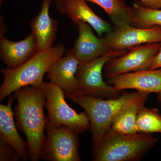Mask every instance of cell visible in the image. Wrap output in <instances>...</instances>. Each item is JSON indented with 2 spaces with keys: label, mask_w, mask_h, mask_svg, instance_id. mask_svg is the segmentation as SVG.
Instances as JSON below:
<instances>
[{
  "label": "cell",
  "mask_w": 161,
  "mask_h": 161,
  "mask_svg": "<svg viewBox=\"0 0 161 161\" xmlns=\"http://www.w3.org/2000/svg\"><path fill=\"white\" fill-rule=\"evenodd\" d=\"M18 103L14 115L18 129L25 134L30 159L41 158L48 117L44 114L46 97L42 87L28 86L14 92Z\"/></svg>",
  "instance_id": "6da1fadb"
},
{
  "label": "cell",
  "mask_w": 161,
  "mask_h": 161,
  "mask_svg": "<svg viewBox=\"0 0 161 161\" xmlns=\"http://www.w3.org/2000/svg\"><path fill=\"white\" fill-rule=\"evenodd\" d=\"M144 93H147L138 91L125 92L115 98H104L76 92L65 95L69 99L81 107L88 115L92 135V154L95 153L104 136L110 131L116 113Z\"/></svg>",
  "instance_id": "7a4b0ae2"
},
{
  "label": "cell",
  "mask_w": 161,
  "mask_h": 161,
  "mask_svg": "<svg viewBox=\"0 0 161 161\" xmlns=\"http://www.w3.org/2000/svg\"><path fill=\"white\" fill-rule=\"evenodd\" d=\"M65 51L64 45L57 44L47 50L38 52L17 68L1 69L4 80L0 88V101L24 87L41 86L44 75L55 61L63 56Z\"/></svg>",
  "instance_id": "3957f363"
},
{
  "label": "cell",
  "mask_w": 161,
  "mask_h": 161,
  "mask_svg": "<svg viewBox=\"0 0 161 161\" xmlns=\"http://www.w3.org/2000/svg\"><path fill=\"white\" fill-rule=\"evenodd\" d=\"M158 140L151 134H122L110 130L101 140L92 161H139Z\"/></svg>",
  "instance_id": "277c9868"
},
{
  "label": "cell",
  "mask_w": 161,
  "mask_h": 161,
  "mask_svg": "<svg viewBox=\"0 0 161 161\" xmlns=\"http://www.w3.org/2000/svg\"><path fill=\"white\" fill-rule=\"evenodd\" d=\"M127 52V50L111 52L93 60L80 62L76 74V93L104 98H118L120 95L119 92L104 81L102 71L108 61Z\"/></svg>",
  "instance_id": "5b68a950"
},
{
  "label": "cell",
  "mask_w": 161,
  "mask_h": 161,
  "mask_svg": "<svg viewBox=\"0 0 161 161\" xmlns=\"http://www.w3.org/2000/svg\"><path fill=\"white\" fill-rule=\"evenodd\" d=\"M41 87L46 97L45 107L48 120L52 125L65 126L79 133L90 130V120L86 112L78 113L70 107L60 87L51 81L43 82Z\"/></svg>",
  "instance_id": "8992f818"
},
{
  "label": "cell",
  "mask_w": 161,
  "mask_h": 161,
  "mask_svg": "<svg viewBox=\"0 0 161 161\" xmlns=\"http://www.w3.org/2000/svg\"><path fill=\"white\" fill-rule=\"evenodd\" d=\"M41 158L49 161H80L79 133L65 126L54 125L48 120Z\"/></svg>",
  "instance_id": "52a82bcc"
},
{
  "label": "cell",
  "mask_w": 161,
  "mask_h": 161,
  "mask_svg": "<svg viewBox=\"0 0 161 161\" xmlns=\"http://www.w3.org/2000/svg\"><path fill=\"white\" fill-rule=\"evenodd\" d=\"M160 47V43H155L131 47L126 53L113 58L106 64L103 68L105 77L108 79L131 71L150 69Z\"/></svg>",
  "instance_id": "ba28073f"
},
{
  "label": "cell",
  "mask_w": 161,
  "mask_h": 161,
  "mask_svg": "<svg viewBox=\"0 0 161 161\" xmlns=\"http://www.w3.org/2000/svg\"><path fill=\"white\" fill-rule=\"evenodd\" d=\"M101 38L109 52L127 50L142 44L160 43L161 26L141 28L126 26L115 28Z\"/></svg>",
  "instance_id": "9c48e42d"
},
{
  "label": "cell",
  "mask_w": 161,
  "mask_h": 161,
  "mask_svg": "<svg viewBox=\"0 0 161 161\" xmlns=\"http://www.w3.org/2000/svg\"><path fill=\"white\" fill-rule=\"evenodd\" d=\"M86 0H55L57 11L66 15L77 26L80 21L89 24L99 37L112 32L113 27L108 22L98 16L89 6Z\"/></svg>",
  "instance_id": "30bf717a"
},
{
  "label": "cell",
  "mask_w": 161,
  "mask_h": 161,
  "mask_svg": "<svg viewBox=\"0 0 161 161\" xmlns=\"http://www.w3.org/2000/svg\"><path fill=\"white\" fill-rule=\"evenodd\" d=\"M108 83L116 91L134 89L150 94L161 92V68L129 72L109 78Z\"/></svg>",
  "instance_id": "8fae6325"
},
{
  "label": "cell",
  "mask_w": 161,
  "mask_h": 161,
  "mask_svg": "<svg viewBox=\"0 0 161 161\" xmlns=\"http://www.w3.org/2000/svg\"><path fill=\"white\" fill-rule=\"evenodd\" d=\"M38 52L36 40L31 33L25 39L17 42L0 35V58L6 64V68L14 69L19 67Z\"/></svg>",
  "instance_id": "7c38bea8"
},
{
  "label": "cell",
  "mask_w": 161,
  "mask_h": 161,
  "mask_svg": "<svg viewBox=\"0 0 161 161\" xmlns=\"http://www.w3.org/2000/svg\"><path fill=\"white\" fill-rule=\"evenodd\" d=\"M80 63L73 49L67 51L50 68L47 73V78L60 87L65 95L75 93L77 92L76 74Z\"/></svg>",
  "instance_id": "4fadbf2b"
},
{
  "label": "cell",
  "mask_w": 161,
  "mask_h": 161,
  "mask_svg": "<svg viewBox=\"0 0 161 161\" xmlns=\"http://www.w3.org/2000/svg\"><path fill=\"white\" fill-rule=\"evenodd\" d=\"M52 2L53 0H42L40 12L30 23L31 33L36 40L39 52L52 47L57 38L59 23L50 16Z\"/></svg>",
  "instance_id": "5bb4252c"
},
{
  "label": "cell",
  "mask_w": 161,
  "mask_h": 161,
  "mask_svg": "<svg viewBox=\"0 0 161 161\" xmlns=\"http://www.w3.org/2000/svg\"><path fill=\"white\" fill-rule=\"evenodd\" d=\"M76 26L79 34L72 49L80 62L89 61L110 53L102 38L95 36L91 25L80 21Z\"/></svg>",
  "instance_id": "9a60e30c"
},
{
  "label": "cell",
  "mask_w": 161,
  "mask_h": 161,
  "mask_svg": "<svg viewBox=\"0 0 161 161\" xmlns=\"http://www.w3.org/2000/svg\"><path fill=\"white\" fill-rule=\"evenodd\" d=\"M6 105H0V136L14 148L20 159L27 160L29 158L26 142L21 137L14 120V113L12 106L14 101V95H9Z\"/></svg>",
  "instance_id": "2e32d148"
},
{
  "label": "cell",
  "mask_w": 161,
  "mask_h": 161,
  "mask_svg": "<svg viewBox=\"0 0 161 161\" xmlns=\"http://www.w3.org/2000/svg\"><path fill=\"white\" fill-rule=\"evenodd\" d=\"M149 95L144 93L120 109L112 120L110 130L122 134L138 133L136 126L137 115L140 109L145 105Z\"/></svg>",
  "instance_id": "e0dca14e"
},
{
  "label": "cell",
  "mask_w": 161,
  "mask_h": 161,
  "mask_svg": "<svg viewBox=\"0 0 161 161\" xmlns=\"http://www.w3.org/2000/svg\"><path fill=\"white\" fill-rule=\"evenodd\" d=\"M95 3L105 11L115 28L132 26L133 8L123 0H86Z\"/></svg>",
  "instance_id": "ac0fdd59"
},
{
  "label": "cell",
  "mask_w": 161,
  "mask_h": 161,
  "mask_svg": "<svg viewBox=\"0 0 161 161\" xmlns=\"http://www.w3.org/2000/svg\"><path fill=\"white\" fill-rule=\"evenodd\" d=\"M132 26L148 28L154 26H161V9H148L141 5L139 1L133 4Z\"/></svg>",
  "instance_id": "d6986e66"
},
{
  "label": "cell",
  "mask_w": 161,
  "mask_h": 161,
  "mask_svg": "<svg viewBox=\"0 0 161 161\" xmlns=\"http://www.w3.org/2000/svg\"><path fill=\"white\" fill-rule=\"evenodd\" d=\"M136 126L138 133H161V114L158 109L142 107L137 115Z\"/></svg>",
  "instance_id": "ffe728a7"
},
{
  "label": "cell",
  "mask_w": 161,
  "mask_h": 161,
  "mask_svg": "<svg viewBox=\"0 0 161 161\" xmlns=\"http://www.w3.org/2000/svg\"><path fill=\"white\" fill-rule=\"evenodd\" d=\"M20 157L11 145L1 139L0 141V161H18Z\"/></svg>",
  "instance_id": "44dd1931"
},
{
  "label": "cell",
  "mask_w": 161,
  "mask_h": 161,
  "mask_svg": "<svg viewBox=\"0 0 161 161\" xmlns=\"http://www.w3.org/2000/svg\"><path fill=\"white\" fill-rule=\"evenodd\" d=\"M141 5L148 9H161V0H140Z\"/></svg>",
  "instance_id": "7402d4cb"
},
{
  "label": "cell",
  "mask_w": 161,
  "mask_h": 161,
  "mask_svg": "<svg viewBox=\"0 0 161 161\" xmlns=\"http://www.w3.org/2000/svg\"><path fill=\"white\" fill-rule=\"evenodd\" d=\"M160 44L161 47L159 51L153 61L150 68V70L157 69L161 68V42Z\"/></svg>",
  "instance_id": "603a6c76"
},
{
  "label": "cell",
  "mask_w": 161,
  "mask_h": 161,
  "mask_svg": "<svg viewBox=\"0 0 161 161\" xmlns=\"http://www.w3.org/2000/svg\"><path fill=\"white\" fill-rule=\"evenodd\" d=\"M157 99L161 108V92L158 93Z\"/></svg>",
  "instance_id": "cb8c5ba5"
}]
</instances>
